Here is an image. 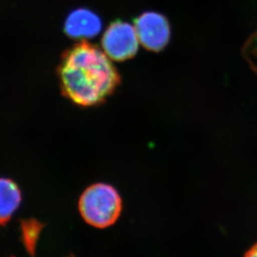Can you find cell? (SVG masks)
<instances>
[{
    "label": "cell",
    "instance_id": "cell-1",
    "mask_svg": "<svg viewBox=\"0 0 257 257\" xmlns=\"http://www.w3.org/2000/svg\"><path fill=\"white\" fill-rule=\"evenodd\" d=\"M64 95L82 107L106 101L121 83V76L104 50L84 40L70 48L59 68Z\"/></svg>",
    "mask_w": 257,
    "mask_h": 257
},
{
    "label": "cell",
    "instance_id": "cell-2",
    "mask_svg": "<svg viewBox=\"0 0 257 257\" xmlns=\"http://www.w3.org/2000/svg\"><path fill=\"white\" fill-rule=\"evenodd\" d=\"M79 210L89 225L104 229L116 222L121 214L122 199L114 186L94 184L82 194Z\"/></svg>",
    "mask_w": 257,
    "mask_h": 257
},
{
    "label": "cell",
    "instance_id": "cell-3",
    "mask_svg": "<svg viewBox=\"0 0 257 257\" xmlns=\"http://www.w3.org/2000/svg\"><path fill=\"white\" fill-rule=\"evenodd\" d=\"M140 45L135 26L125 21L111 23L102 36L101 49L114 62H124L135 57Z\"/></svg>",
    "mask_w": 257,
    "mask_h": 257
},
{
    "label": "cell",
    "instance_id": "cell-4",
    "mask_svg": "<svg viewBox=\"0 0 257 257\" xmlns=\"http://www.w3.org/2000/svg\"><path fill=\"white\" fill-rule=\"evenodd\" d=\"M134 26L140 44L148 51L161 52L171 41V25L162 14L154 11L143 13L137 17Z\"/></svg>",
    "mask_w": 257,
    "mask_h": 257
},
{
    "label": "cell",
    "instance_id": "cell-5",
    "mask_svg": "<svg viewBox=\"0 0 257 257\" xmlns=\"http://www.w3.org/2000/svg\"><path fill=\"white\" fill-rule=\"evenodd\" d=\"M102 26L101 19L96 13L86 8H79L68 15L64 31L69 37L84 41L99 35Z\"/></svg>",
    "mask_w": 257,
    "mask_h": 257
},
{
    "label": "cell",
    "instance_id": "cell-6",
    "mask_svg": "<svg viewBox=\"0 0 257 257\" xmlns=\"http://www.w3.org/2000/svg\"><path fill=\"white\" fill-rule=\"evenodd\" d=\"M22 200L19 186L10 179L0 178V225L11 219Z\"/></svg>",
    "mask_w": 257,
    "mask_h": 257
},
{
    "label": "cell",
    "instance_id": "cell-7",
    "mask_svg": "<svg viewBox=\"0 0 257 257\" xmlns=\"http://www.w3.org/2000/svg\"><path fill=\"white\" fill-rule=\"evenodd\" d=\"M242 55L250 69L257 74V30L243 45Z\"/></svg>",
    "mask_w": 257,
    "mask_h": 257
},
{
    "label": "cell",
    "instance_id": "cell-8",
    "mask_svg": "<svg viewBox=\"0 0 257 257\" xmlns=\"http://www.w3.org/2000/svg\"><path fill=\"white\" fill-rule=\"evenodd\" d=\"M244 257H257V243L253 245L252 247L250 248L247 252L245 253Z\"/></svg>",
    "mask_w": 257,
    "mask_h": 257
}]
</instances>
